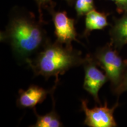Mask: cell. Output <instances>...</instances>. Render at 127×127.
Returning <instances> with one entry per match:
<instances>
[{
	"instance_id": "obj_9",
	"label": "cell",
	"mask_w": 127,
	"mask_h": 127,
	"mask_svg": "<svg viewBox=\"0 0 127 127\" xmlns=\"http://www.w3.org/2000/svg\"><path fill=\"white\" fill-rule=\"evenodd\" d=\"M108 24L107 15L93 9L86 14L85 35L87 36L94 30H103Z\"/></svg>"
},
{
	"instance_id": "obj_4",
	"label": "cell",
	"mask_w": 127,
	"mask_h": 127,
	"mask_svg": "<svg viewBox=\"0 0 127 127\" xmlns=\"http://www.w3.org/2000/svg\"><path fill=\"white\" fill-rule=\"evenodd\" d=\"M85 77L83 88L93 96L95 102L101 105L98 93L103 85L108 81L107 75L98 68L93 56L87 55L83 64Z\"/></svg>"
},
{
	"instance_id": "obj_6",
	"label": "cell",
	"mask_w": 127,
	"mask_h": 127,
	"mask_svg": "<svg viewBox=\"0 0 127 127\" xmlns=\"http://www.w3.org/2000/svg\"><path fill=\"white\" fill-rule=\"evenodd\" d=\"M53 21L57 41L69 47H72V41L79 42L77 38V33L75 28L74 20L69 18L66 12L55 13L53 17Z\"/></svg>"
},
{
	"instance_id": "obj_10",
	"label": "cell",
	"mask_w": 127,
	"mask_h": 127,
	"mask_svg": "<svg viewBox=\"0 0 127 127\" xmlns=\"http://www.w3.org/2000/svg\"><path fill=\"white\" fill-rule=\"evenodd\" d=\"M34 109L35 115L36 117V121L34 125V127H61L63 126L60 120L59 115L55 109H52L48 113L44 115H39Z\"/></svg>"
},
{
	"instance_id": "obj_7",
	"label": "cell",
	"mask_w": 127,
	"mask_h": 127,
	"mask_svg": "<svg viewBox=\"0 0 127 127\" xmlns=\"http://www.w3.org/2000/svg\"><path fill=\"white\" fill-rule=\"evenodd\" d=\"M50 93V90L35 85H31L26 90H20L17 106L22 108H35L38 104L43 102Z\"/></svg>"
},
{
	"instance_id": "obj_3",
	"label": "cell",
	"mask_w": 127,
	"mask_h": 127,
	"mask_svg": "<svg viewBox=\"0 0 127 127\" xmlns=\"http://www.w3.org/2000/svg\"><path fill=\"white\" fill-rule=\"evenodd\" d=\"M93 57L98 66L104 71L114 91L120 84L127 70V60L123 59L111 43L96 50Z\"/></svg>"
},
{
	"instance_id": "obj_13",
	"label": "cell",
	"mask_w": 127,
	"mask_h": 127,
	"mask_svg": "<svg viewBox=\"0 0 127 127\" xmlns=\"http://www.w3.org/2000/svg\"><path fill=\"white\" fill-rule=\"evenodd\" d=\"M116 5L117 10L119 13L127 12V0H110Z\"/></svg>"
},
{
	"instance_id": "obj_14",
	"label": "cell",
	"mask_w": 127,
	"mask_h": 127,
	"mask_svg": "<svg viewBox=\"0 0 127 127\" xmlns=\"http://www.w3.org/2000/svg\"><path fill=\"white\" fill-rule=\"evenodd\" d=\"M51 0H36V2H37L38 5V8H39V10L40 11L41 7L47 3L50 2ZM65 1H67L68 2H71L72 1V0H65Z\"/></svg>"
},
{
	"instance_id": "obj_2",
	"label": "cell",
	"mask_w": 127,
	"mask_h": 127,
	"mask_svg": "<svg viewBox=\"0 0 127 127\" xmlns=\"http://www.w3.org/2000/svg\"><path fill=\"white\" fill-rule=\"evenodd\" d=\"M1 40L8 43L17 58L25 62L49 41L40 25L25 17L13 19L1 33Z\"/></svg>"
},
{
	"instance_id": "obj_1",
	"label": "cell",
	"mask_w": 127,
	"mask_h": 127,
	"mask_svg": "<svg viewBox=\"0 0 127 127\" xmlns=\"http://www.w3.org/2000/svg\"><path fill=\"white\" fill-rule=\"evenodd\" d=\"M85 57L81 53L58 41H50L41 49L34 60L29 59L28 64L35 75L48 78L55 77L57 81L60 75H63L69 69L83 64Z\"/></svg>"
},
{
	"instance_id": "obj_11",
	"label": "cell",
	"mask_w": 127,
	"mask_h": 127,
	"mask_svg": "<svg viewBox=\"0 0 127 127\" xmlns=\"http://www.w3.org/2000/svg\"><path fill=\"white\" fill-rule=\"evenodd\" d=\"M94 9V0H77L75 10L78 16L86 15L88 12Z\"/></svg>"
},
{
	"instance_id": "obj_8",
	"label": "cell",
	"mask_w": 127,
	"mask_h": 127,
	"mask_svg": "<svg viewBox=\"0 0 127 127\" xmlns=\"http://www.w3.org/2000/svg\"><path fill=\"white\" fill-rule=\"evenodd\" d=\"M111 42L117 50H120L127 44V12L117 19L109 31Z\"/></svg>"
},
{
	"instance_id": "obj_5",
	"label": "cell",
	"mask_w": 127,
	"mask_h": 127,
	"mask_svg": "<svg viewBox=\"0 0 127 127\" xmlns=\"http://www.w3.org/2000/svg\"><path fill=\"white\" fill-rule=\"evenodd\" d=\"M117 102L112 108L108 107L107 101L104 105L95 107L90 109L88 107V101L81 100V108L85 115L84 124L90 127H115L117 126L114 112L118 107Z\"/></svg>"
},
{
	"instance_id": "obj_12",
	"label": "cell",
	"mask_w": 127,
	"mask_h": 127,
	"mask_svg": "<svg viewBox=\"0 0 127 127\" xmlns=\"http://www.w3.org/2000/svg\"><path fill=\"white\" fill-rule=\"evenodd\" d=\"M113 92L118 96L125 92H127V70L125 73L123 79L118 87L114 90Z\"/></svg>"
}]
</instances>
